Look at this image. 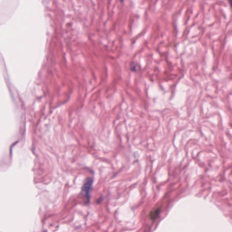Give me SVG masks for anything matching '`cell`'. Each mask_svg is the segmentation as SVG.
Returning <instances> with one entry per match:
<instances>
[{"instance_id": "6da1fadb", "label": "cell", "mask_w": 232, "mask_h": 232, "mask_svg": "<svg viewBox=\"0 0 232 232\" xmlns=\"http://www.w3.org/2000/svg\"><path fill=\"white\" fill-rule=\"evenodd\" d=\"M93 184V179L90 178H87L82 186V192L84 196V201L86 203L89 202L90 201Z\"/></svg>"}, {"instance_id": "7a4b0ae2", "label": "cell", "mask_w": 232, "mask_h": 232, "mask_svg": "<svg viewBox=\"0 0 232 232\" xmlns=\"http://www.w3.org/2000/svg\"><path fill=\"white\" fill-rule=\"evenodd\" d=\"M160 213V210L159 208H156L155 210H153L150 213V219L153 220H156L159 217Z\"/></svg>"}, {"instance_id": "3957f363", "label": "cell", "mask_w": 232, "mask_h": 232, "mask_svg": "<svg viewBox=\"0 0 232 232\" xmlns=\"http://www.w3.org/2000/svg\"><path fill=\"white\" fill-rule=\"evenodd\" d=\"M228 1L230 6L231 8L232 9V0H228Z\"/></svg>"}, {"instance_id": "277c9868", "label": "cell", "mask_w": 232, "mask_h": 232, "mask_svg": "<svg viewBox=\"0 0 232 232\" xmlns=\"http://www.w3.org/2000/svg\"><path fill=\"white\" fill-rule=\"evenodd\" d=\"M120 1L121 2H124V0H120Z\"/></svg>"}]
</instances>
